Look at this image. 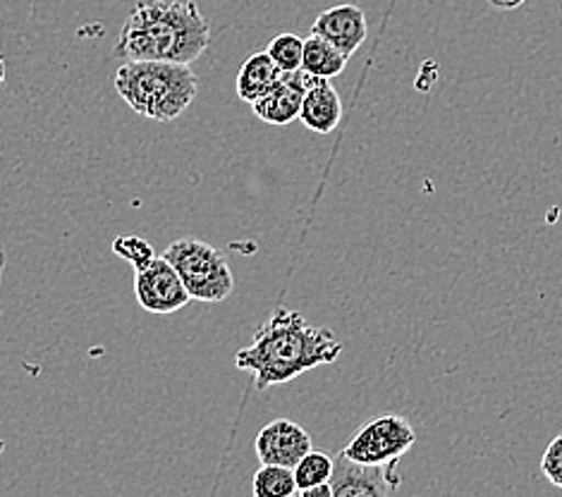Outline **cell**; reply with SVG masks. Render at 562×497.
Listing matches in <instances>:
<instances>
[{"label":"cell","mask_w":562,"mask_h":497,"mask_svg":"<svg viewBox=\"0 0 562 497\" xmlns=\"http://www.w3.org/2000/svg\"><path fill=\"white\" fill-rule=\"evenodd\" d=\"M342 354V342L330 328L310 326L300 312L278 306L254 335L251 344L235 354L237 369L254 373L257 389L283 385L302 373L333 364Z\"/></svg>","instance_id":"cell-1"},{"label":"cell","mask_w":562,"mask_h":497,"mask_svg":"<svg viewBox=\"0 0 562 497\" xmlns=\"http://www.w3.org/2000/svg\"><path fill=\"white\" fill-rule=\"evenodd\" d=\"M211 46V24L194 0H139L113 48L123 60L192 65Z\"/></svg>","instance_id":"cell-2"},{"label":"cell","mask_w":562,"mask_h":497,"mask_svg":"<svg viewBox=\"0 0 562 497\" xmlns=\"http://www.w3.org/2000/svg\"><path fill=\"white\" fill-rule=\"evenodd\" d=\"M113 82L130 109L154 123L178 120L199 93L192 65L168 60H125Z\"/></svg>","instance_id":"cell-3"},{"label":"cell","mask_w":562,"mask_h":497,"mask_svg":"<svg viewBox=\"0 0 562 497\" xmlns=\"http://www.w3.org/2000/svg\"><path fill=\"white\" fill-rule=\"evenodd\" d=\"M164 257L180 273L187 292L196 302L218 304L227 300L235 290V278L231 266L218 249L202 239H178L166 249Z\"/></svg>","instance_id":"cell-4"},{"label":"cell","mask_w":562,"mask_h":497,"mask_svg":"<svg viewBox=\"0 0 562 497\" xmlns=\"http://www.w3.org/2000/svg\"><path fill=\"white\" fill-rule=\"evenodd\" d=\"M414 442L417 433L407 419L397 414H383L361 426L342 452L361 464H391L403 460Z\"/></svg>","instance_id":"cell-5"},{"label":"cell","mask_w":562,"mask_h":497,"mask_svg":"<svg viewBox=\"0 0 562 497\" xmlns=\"http://www.w3.org/2000/svg\"><path fill=\"white\" fill-rule=\"evenodd\" d=\"M397 464H361L340 450L328 481L333 497H387L397 493L403 486Z\"/></svg>","instance_id":"cell-6"},{"label":"cell","mask_w":562,"mask_h":497,"mask_svg":"<svg viewBox=\"0 0 562 497\" xmlns=\"http://www.w3.org/2000/svg\"><path fill=\"white\" fill-rule=\"evenodd\" d=\"M135 294L139 306L149 314H176L192 300L180 273L166 257H156L149 266L137 271Z\"/></svg>","instance_id":"cell-7"},{"label":"cell","mask_w":562,"mask_h":497,"mask_svg":"<svg viewBox=\"0 0 562 497\" xmlns=\"http://www.w3.org/2000/svg\"><path fill=\"white\" fill-rule=\"evenodd\" d=\"M254 450H257L261 464L294 468L302 456L306 452H312L314 448L312 436L306 433L300 423H294L290 419H276L261 428L257 442H254Z\"/></svg>","instance_id":"cell-8"},{"label":"cell","mask_w":562,"mask_h":497,"mask_svg":"<svg viewBox=\"0 0 562 497\" xmlns=\"http://www.w3.org/2000/svg\"><path fill=\"white\" fill-rule=\"evenodd\" d=\"M312 34L324 36L338 50H342L347 58H352L369 36V22L364 10L352 3H342L336 8H328L314 20Z\"/></svg>","instance_id":"cell-9"},{"label":"cell","mask_w":562,"mask_h":497,"mask_svg":"<svg viewBox=\"0 0 562 497\" xmlns=\"http://www.w3.org/2000/svg\"><path fill=\"white\" fill-rule=\"evenodd\" d=\"M306 84H310V75L304 70L283 72L276 82V87L257 103H251V109L259 120H263V123L278 125V127L290 125L294 120H300Z\"/></svg>","instance_id":"cell-10"},{"label":"cell","mask_w":562,"mask_h":497,"mask_svg":"<svg viewBox=\"0 0 562 497\" xmlns=\"http://www.w3.org/2000/svg\"><path fill=\"white\" fill-rule=\"evenodd\" d=\"M300 120L306 129H312L316 134H330L340 125L342 101L330 79L310 75V84H306V91H304Z\"/></svg>","instance_id":"cell-11"},{"label":"cell","mask_w":562,"mask_h":497,"mask_svg":"<svg viewBox=\"0 0 562 497\" xmlns=\"http://www.w3.org/2000/svg\"><path fill=\"white\" fill-rule=\"evenodd\" d=\"M280 75H283V70H280V67L273 63L269 50L254 53V56H249L243 63V67H239L237 97L249 105L257 103L261 97H266V93L276 87Z\"/></svg>","instance_id":"cell-12"},{"label":"cell","mask_w":562,"mask_h":497,"mask_svg":"<svg viewBox=\"0 0 562 497\" xmlns=\"http://www.w3.org/2000/svg\"><path fill=\"white\" fill-rule=\"evenodd\" d=\"M347 58L342 50H338L330 42H326L324 36L312 34L310 38H304V56H302V70L312 77H324L333 79L338 77L345 67Z\"/></svg>","instance_id":"cell-13"},{"label":"cell","mask_w":562,"mask_h":497,"mask_svg":"<svg viewBox=\"0 0 562 497\" xmlns=\"http://www.w3.org/2000/svg\"><path fill=\"white\" fill-rule=\"evenodd\" d=\"M251 493L257 497H292L297 495V481L288 466L261 464L259 472L254 474Z\"/></svg>","instance_id":"cell-14"},{"label":"cell","mask_w":562,"mask_h":497,"mask_svg":"<svg viewBox=\"0 0 562 497\" xmlns=\"http://www.w3.org/2000/svg\"><path fill=\"white\" fill-rule=\"evenodd\" d=\"M333 462H336V456H330L326 452H306L297 462V466L292 468L294 481H297V495L328 483L333 476Z\"/></svg>","instance_id":"cell-15"},{"label":"cell","mask_w":562,"mask_h":497,"mask_svg":"<svg viewBox=\"0 0 562 497\" xmlns=\"http://www.w3.org/2000/svg\"><path fill=\"white\" fill-rule=\"evenodd\" d=\"M269 56L283 72L302 70V56H304V38L297 34H280L269 44Z\"/></svg>","instance_id":"cell-16"},{"label":"cell","mask_w":562,"mask_h":497,"mask_svg":"<svg viewBox=\"0 0 562 497\" xmlns=\"http://www.w3.org/2000/svg\"><path fill=\"white\" fill-rule=\"evenodd\" d=\"M113 251L117 253L120 259H125L127 263L135 266L137 271H142V268H146L156 259L154 247L149 245V241L142 239V237H135V235L115 237L113 239Z\"/></svg>","instance_id":"cell-17"},{"label":"cell","mask_w":562,"mask_h":497,"mask_svg":"<svg viewBox=\"0 0 562 497\" xmlns=\"http://www.w3.org/2000/svg\"><path fill=\"white\" fill-rule=\"evenodd\" d=\"M541 472L548 478V483H553L555 488L562 490V433L551 440V445L546 448L541 456Z\"/></svg>","instance_id":"cell-18"},{"label":"cell","mask_w":562,"mask_h":497,"mask_svg":"<svg viewBox=\"0 0 562 497\" xmlns=\"http://www.w3.org/2000/svg\"><path fill=\"white\" fill-rule=\"evenodd\" d=\"M486 3L495 10H517L527 3V0H486Z\"/></svg>","instance_id":"cell-19"},{"label":"cell","mask_w":562,"mask_h":497,"mask_svg":"<svg viewBox=\"0 0 562 497\" xmlns=\"http://www.w3.org/2000/svg\"><path fill=\"white\" fill-rule=\"evenodd\" d=\"M300 495L302 497H333V490H330V483H324V486H314Z\"/></svg>","instance_id":"cell-20"},{"label":"cell","mask_w":562,"mask_h":497,"mask_svg":"<svg viewBox=\"0 0 562 497\" xmlns=\"http://www.w3.org/2000/svg\"><path fill=\"white\" fill-rule=\"evenodd\" d=\"M3 273H5V249L0 245V282H3Z\"/></svg>","instance_id":"cell-21"}]
</instances>
